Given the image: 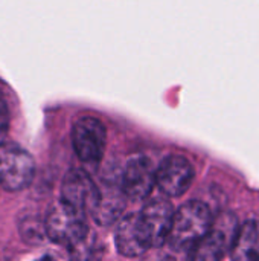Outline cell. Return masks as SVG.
<instances>
[{
    "label": "cell",
    "instance_id": "6da1fadb",
    "mask_svg": "<svg viewBox=\"0 0 259 261\" xmlns=\"http://www.w3.org/2000/svg\"><path fill=\"white\" fill-rule=\"evenodd\" d=\"M214 217L209 206L200 200H189L174 216L168 246L174 252L189 254L212 228Z\"/></svg>",
    "mask_w": 259,
    "mask_h": 261
},
{
    "label": "cell",
    "instance_id": "7a4b0ae2",
    "mask_svg": "<svg viewBox=\"0 0 259 261\" xmlns=\"http://www.w3.org/2000/svg\"><path fill=\"white\" fill-rule=\"evenodd\" d=\"M46 236L56 245L66 246L70 251L79 246L89 234L85 213L60 200L47 213L44 220Z\"/></svg>",
    "mask_w": 259,
    "mask_h": 261
},
{
    "label": "cell",
    "instance_id": "3957f363",
    "mask_svg": "<svg viewBox=\"0 0 259 261\" xmlns=\"http://www.w3.org/2000/svg\"><path fill=\"white\" fill-rule=\"evenodd\" d=\"M34 158L15 142H0V185L8 191H21L34 179Z\"/></svg>",
    "mask_w": 259,
    "mask_h": 261
},
{
    "label": "cell",
    "instance_id": "277c9868",
    "mask_svg": "<svg viewBox=\"0 0 259 261\" xmlns=\"http://www.w3.org/2000/svg\"><path fill=\"white\" fill-rule=\"evenodd\" d=\"M107 132L104 124L93 116L79 118L72 127V145L84 164H98L105 150Z\"/></svg>",
    "mask_w": 259,
    "mask_h": 261
},
{
    "label": "cell",
    "instance_id": "5b68a950",
    "mask_svg": "<svg viewBox=\"0 0 259 261\" xmlns=\"http://www.w3.org/2000/svg\"><path fill=\"white\" fill-rule=\"evenodd\" d=\"M237 219L224 214L214 220L209 232L198 242V245L188 254L189 258L202 261H215L231 252L232 243L238 231Z\"/></svg>",
    "mask_w": 259,
    "mask_h": 261
},
{
    "label": "cell",
    "instance_id": "8992f818",
    "mask_svg": "<svg viewBox=\"0 0 259 261\" xmlns=\"http://www.w3.org/2000/svg\"><path fill=\"white\" fill-rule=\"evenodd\" d=\"M195 171L192 164L179 154L166 156L156 168V187L166 197H180L192 185Z\"/></svg>",
    "mask_w": 259,
    "mask_h": 261
},
{
    "label": "cell",
    "instance_id": "52a82bcc",
    "mask_svg": "<svg viewBox=\"0 0 259 261\" xmlns=\"http://www.w3.org/2000/svg\"><path fill=\"white\" fill-rule=\"evenodd\" d=\"M121 187L130 200H143L156 187V168L145 156L131 158L121 174Z\"/></svg>",
    "mask_w": 259,
    "mask_h": 261
},
{
    "label": "cell",
    "instance_id": "ba28073f",
    "mask_svg": "<svg viewBox=\"0 0 259 261\" xmlns=\"http://www.w3.org/2000/svg\"><path fill=\"white\" fill-rule=\"evenodd\" d=\"M101 190L93 182V179L82 170H70L61 184V200L70 203L72 206L82 210L84 213H92L99 200Z\"/></svg>",
    "mask_w": 259,
    "mask_h": 261
},
{
    "label": "cell",
    "instance_id": "9c48e42d",
    "mask_svg": "<svg viewBox=\"0 0 259 261\" xmlns=\"http://www.w3.org/2000/svg\"><path fill=\"white\" fill-rule=\"evenodd\" d=\"M114 245L118 252L128 258L140 257L151 248L140 214H128L119 220L114 232Z\"/></svg>",
    "mask_w": 259,
    "mask_h": 261
},
{
    "label": "cell",
    "instance_id": "30bf717a",
    "mask_svg": "<svg viewBox=\"0 0 259 261\" xmlns=\"http://www.w3.org/2000/svg\"><path fill=\"white\" fill-rule=\"evenodd\" d=\"M174 216L176 211L172 205L163 199H154L143 206L140 213V219L148 232L151 246L159 248L168 242Z\"/></svg>",
    "mask_w": 259,
    "mask_h": 261
},
{
    "label": "cell",
    "instance_id": "8fae6325",
    "mask_svg": "<svg viewBox=\"0 0 259 261\" xmlns=\"http://www.w3.org/2000/svg\"><path fill=\"white\" fill-rule=\"evenodd\" d=\"M99 200L93 211L90 213L93 220L101 226H110L122 219L125 210V200L128 199L121 187V180H107L104 179V187L99 188Z\"/></svg>",
    "mask_w": 259,
    "mask_h": 261
},
{
    "label": "cell",
    "instance_id": "7c38bea8",
    "mask_svg": "<svg viewBox=\"0 0 259 261\" xmlns=\"http://www.w3.org/2000/svg\"><path fill=\"white\" fill-rule=\"evenodd\" d=\"M231 258L237 261L259 260V222L247 220L243 223L235 236L231 248Z\"/></svg>",
    "mask_w": 259,
    "mask_h": 261
},
{
    "label": "cell",
    "instance_id": "4fadbf2b",
    "mask_svg": "<svg viewBox=\"0 0 259 261\" xmlns=\"http://www.w3.org/2000/svg\"><path fill=\"white\" fill-rule=\"evenodd\" d=\"M8 128H9V110L6 107L3 96L0 95V139L6 135Z\"/></svg>",
    "mask_w": 259,
    "mask_h": 261
}]
</instances>
